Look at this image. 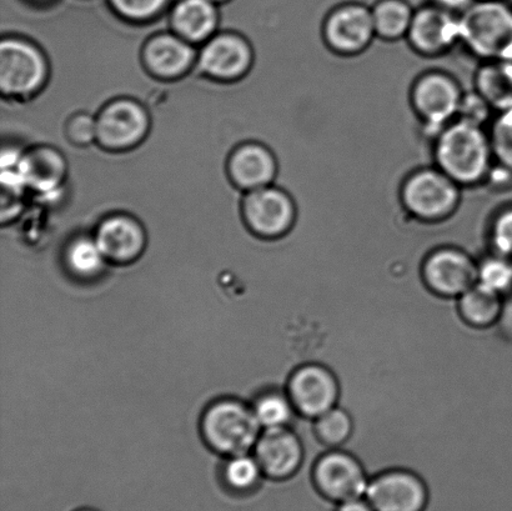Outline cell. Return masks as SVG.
<instances>
[{
    "label": "cell",
    "mask_w": 512,
    "mask_h": 511,
    "mask_svg": "<svg viewBox=\"0 0 512 511\" xmlns=\"http://www.w3.org/2000/svg\"><path fill=\"white\" fill-rule=\"evenodd\" d=\"M464 90L453 75L443 70H429L414 80L410 105L416 117L434 137L459 117Z\"/></svg>",
    "instance_id": "obj_5"
},
{
    "label": "cell",
    "mask_w": 512,
    "mask_h": 511,
    "mask_svg": "<svg viewBox=\"0 0 512 511\" xmlns=\"http://www.w3.org/2000/svg\"><path fill=\"white\" fill-rule=\"evenodd\" d=\"M433 155L435 167L463 189L488 182L496 165L489 130L461 118L435 135Z\"/></svg>",
    "instance_id": "obj_1"
},
{
    "label": "cell",
    "mask_w": 512,
    "mask_h": 511,
    "mask_svg": "<svg viewBox=\"0 0 512 511\" xmlns=\"http://www.w3.org/2000/svg\"><path fill=\"white\" fill-rule=\"evenodd\" d=\"M107 263L108 260L95 238H75L64 252L65 268L80 282L98 279L104 273Z\"/></svg>",
    "instance_id": "obj_23"
},
{
    "label": "cell",
    "mask_w": 512,
    "mask_h": 511,
    "mask_svg": "<svg viewBox=\"0 0 512 511\" xmlns=\"http://www.w3.org/2000/svg\"><path fill=\"white\" fill-rule=\"evenodd\" d=\"M278 173L274 154L260 144H247L232 155L229 174L233 182L242 189L252 190L269 187Z\"/></svg>",
    "instance_id": "obj_18"
},
{
    "label": "cell",
    "mask_w": 512,
    "mask_h": 511,
    "mask_svg": "<svg viewBox=\"0 0 512 511\" xmlns=\"http://www.w3.org/2000/svg\"><path fill=\"white\" fill-rule=\"evenodd\" d=\"M244 217L258 237L280 239L294 229L298 208L288 192L269 185L249 192L244 200Z\"/></svg>",
    "instance_id": "obj_11"
},
{
    "label": "cell",
    "mask_w": 512,
    "mask_h": 511,
    "mask_svg": "<svg viewBox=\"0 0 512 511\" xmlns=\"http://www.w3.org/2000/svg\"><path fill=\"white\" fill-rule=\"evenodd\" d=\"M491 110L494 108L475 90L473 94L465 93L458 118L485 125L489 119H493Z\"/></svg>",
    "instance_id": "obj_33"
},
{
    "label": "cell",
    "mask_w": 512,
    "mask_h": 511,
    "mask_svg": "<svg viewBox=\"0 0 512 511\" xmlns=\"http://www.w3.org/2000/svg\"><path fill=\"white\" fill-rule=\"evenodd\" d=\"M460 18V44L483 63L512 62V7L501 0L475 2Z\"/></svg>",
    "instance_id": "obj_2"
},
{
    "label": "cell",
    "mask_w": 512,
    "mask_h": 511,
    "mask_svg": "<svg viewBox=\"0 0 512 511\" xmlns=\"http://www.w3.org/2000/svg\"><path fill=\"white\" fill-rule=\"evenodd\" d=\"M371 13L376 38L394 43L408 37L415 10L405 0H379Z\"/></svg>",
    "instance_id": "obj_24"
},
{
    "label": "cell",
    "mask_w": 512,
    "mask_h": 511,
    "mask_svg": "<svg viewBox=\"0 0 512 511\" xmlns=\"http://www.w3.org/2000/svg\"><path fill=\"white\" fill-rule=\"evenodd\" d=\"M264 477L258 459L249 453L229 457L223 465L222 480L230 493L245 495L259 488Z\"/></svg>",
    "instance_id": "obj_28"
},
{
    "label": "cell",
    "mask_w": 512,
    "mask_h": 511,
    "mask_svg": "<svg viewBox=\"0 0 512 511\" xmlns=\"http://www.w3.org/2000/svg\"><path fill=\"white\" fill-rule=\"evenodd\" d=\"M74 511H99V510L94 509V508H82V509H78V510H74Z\"/></svg>",
    "instance_id": "obj_37"
},
{
    "label": "cell",
    "mask_w": 512,
    "mask_h": 511,
    "mask_svg": "<svg viewBox=\"0 0 512 511\" xmlns=\"http://www.w3.org/2000/svg\"><path fill=\"white\" fill-rule=\"evenodd\" d=\"M19 170L27 187L49 193L62 183L65 164L62 155L54 149L38 148L23 155Z\"/></svg>",
    "instance_id": "obj_20"
},
{
    "label": "cell",
    "mask_w": 512,
    "mask_h": 511,
    "mask_svg": "<svg viewBox=\"0 0 512 511\" xmlns=\"http://www.w3.org/2000/svg\"><path fill=\"white\" fill-rule=\"evenodd\" d=\"M145 64L150 72L162 78H175L187 72L194 60V50L185 39L163 34L144 49Z\"/></svg>",
    "instance_id": "obj_19"
},
{
    "label": "cell",
    "mask_w": 512,
    "mask_h": 511,
    "mask_svg": "<svg viewBox=\"0 0 512 511\" xmlns=\"http://www.w3.org/2000/svg\"><path fill=\"white\" fill-rule=\"evenodd\" d=\"M173 25L180 38L200 42L212 34L217 12L210 0H183L173 14Z\"/></svg>",
    "instance_id": "obj_22"
},
{
    "label": "cell",
    "mask_w": 512,
    "mask_h": 511,
    "mask_svg": "<svg viewBox=\"0 0 512 511\" xmlns=\"http://www.w3.org/2000/svg\"><path fill=\"white\" fill-rule=\"evenodd\" d=\"M488 130L496 165L512 173V105L495 112Z\"/></svg>",
    "instance_id": "obj_30"
},
{
    "label": "cell",
    "mask_w": 512,
    "mask_h": 511,
    "mask_svg": "<svg viewBox=\"0 0 512 511\" xmlns=\"http://www.w3.org/2000/svg\"><path fill=\"white\" fill-rule=\"evenodd\" d=\"M354 428L353 415L340 404L311 420L315 438L326 449H343L353 437Z\"/></svg>",
    "instance_id": "obj_27"
},
{
    "label": "cell",
    "mask_w": 512,
    "mask_h": 511,
    "mask_svg": "<svg viewBox=\"0 0 512 511\" xmlns=\"http://www.w3.org/2000/svg\"><path fill=\"white\" fill-rule=\"evenodd\" d=\"M335 511H375L366 498L346 500V502L336 504Z\"/></svg>",
    "instance_id": "obj_36"
},
{
    "label": "cell",
    "mask_w": 512,
    "mask_h": 511,
    "mask_svg": "<svg viewBox=\"0 0 512 511\" xmlns=\"http://www.w3.org/2000/svg\"><path fill=\"white\" fill-rule=\"evenodd\" d=\"M326 48L339 57H358L376 38L371 8L346 3L330 10L321 29Z\"/></svg>",
    "instance_id": "obj_9"
},
{
    "label": "cell",
    "mask_w": 512,
    "mask_h": 511,
    "mask_svg": "<svg viewBox=\"0 0 512 511\" xmlns=\"http://www.w3.org/2000/svg\"><path fill=\"white\" fill-rule=\"evenodd\" d=\"M476 283L503 297L512 288V259L490 252L478 260Z\"/></svg>",
    "instance_id": "obj_29"
},
{
    "label": "cell",
    "mask_w": 512,
    "mask_h": 511,
    "mask_svg": "<svg viewBox=\"0 0 512 511\" xmlns=\"http://www.w3.org/2000/svg\"><path fill=\"white\" fill-rule=\"evenodd\" d=\"M474 3L475 0H431L430 4H433L435 7L440 9H444L446 12L461 15Z\"/></svg>",
    "instance_id": "obj_35"
},
{
    "label": "cell",
    "mask_w": 512,
    "mask_h": 511,
    "mask_svg": "<svg viewBox=\"0 0 512 511\" xmlns=\"http://www.w3.org/2000/svg\"><path fill=\"white\" fill-rule=\"evenodd\" d=\"M210 2H224V0H210Z\"/></svg>",
    "instance_id": "obj_38"
},
{
    "label": "cell",
    "mask_w": 512,
    "mask_h": 511,
    "mask_svg": "<svg viewBox=\"0 0 512 511\" xmlns=\"http://www.w3.org/2000/svg\"><path fill=\"white\" fill-rule=\"evenodd\" d=\"M95 240L107 258L115 264H128L140 257L145 248V233L137 220L117 215L99 225Z\"/></svg>",
    "instance_id": "obj_17"
},
{
    "label": "cell",
    "mask_w": 512,
    "mask_h": 511,
    "mask_svg": "<svg viewBox=\"0 0 512 511\" xmlns=\"http://www.w3.org/2000/svg\"><path fill=\"white\" fill-rule=\"evenodd\" d=\"M252 408L263 430L290 428L300 418L285 389L265 390L255 398Z\"/></svg>",
    "instance_id": "obj_25"
},
{
    "label": "cell",
    "mask_w": 512,
    "mask_h": 511,
    "mask_svg": "<svg viewBox=\"0 0 512 511\" xmlns=\"http://www.w3.org/2000/svg\"><path fill=\"white\" fill-rule=\"evenodd\" d=\"M421 277L439 297L458 299L478 282V260L455 245L436 247L421 260Z\"/></svg>",
    "instance_id": "obj_8"
},
{
    "label": "cell",
    "mask_w": 512,
    "mask_h": 511,
    "mask_svg": "<svg viewBox=\"0 0 512 511\" xmlns=\"http://www.w3.org/2000/svg\"><path fill=\"white\" fill-rule=\"evenodd\" d=\"M399 197L411 218L433 225L454 217L463 199V188L434 165L409 173L401 183Z\"/></svg>",
    "instance_id": "obj_3"
},
{
    "label": "cell",
    "mask_w": 512,
    "mask_h": 511,
    "mask_svg": "<svg viewBox=\"0 0 512 511\" xmlns=\"http://www.w3.org/2000/svg\"><path fill=\"white\" fill-rule=\"evenodd\" d=\"M476 92L495 112L512 105V64L484 63L476 77Z\"/></svg>",
    "instance_id": "obj_26"
},
{
    "label": "cell",
    "mask_w": 512,
    "mask_h": 511,
    "mask_svg": "<svg viewBox=\"0 0 512 511\" xmlns=\"http://www.w3.org/2000/svg\"><path fill=\"white\" fill-rule=\"evenodd\" d=\"M200 429L209 447L227 457L249 453L263 433L252 405L233 398L210 404L205 409Z\"/></svg>",
    "instance_id": "obj_4"
},
{
    "label": "cell",
    "mask_w": 512,
    "mask_h": 511,
    "mask_svg": "<svg viewBox=\"0 0 512 511\" xmlns=\"http://www.w3.org/2000/svg\"><path fill=\"white\" fill-rule=\"evenodd\" d=\"M509 3L511 4V7H512V0H509Z\"/></svg>",
    "instance_id": "obj_39"
},
{
    "label": "cell",
    "mask_w": 512,
    "mask_h": 511,
    "mask_svg": "<svg viewBox=\"0 0 512 511\" xmlns=\"http://www.w3.org/2000/svg\"><path fill=\"white\" fill-rule=\"evenodd\" d=\"M311 478L318 493L330 503L365 498L370 474L354 454L344 449H320L311 465Z\"/></svg>",
    "instance_id": "obj_6"
},
{
    "label": "cell",
    "mask_w": 512,
    "mask_h": 511,
    "mask_svg": "<svg viewBox=\"0 0 512 511\" xmlns=\"http://www.w3.org/2000/svg\"><path fill=\"white\" fill-rule=\"evenodd\" d=\"M167 0H112L113 7L124 17L143 20L158 13Z\"/></svg>",
    "instance_id": "obj_32"
},
{
    "label": "cell",
    "mask_w": 512,
    "mask_h": 511,
    "mask_svg": "<svg viewBox=\"0 0 512 511\" xmlns=\"http://www.w3.org/2000/svg\"><path fill=\"white\" fill-rule=\"evenodd\" d=\"M47 75L42 53L32 44L18 39L3 40L0 47V87L8 95L35 92Z\"/></svg>",
    "instance_id": "obj_14"
},
{
    "label": "cell",
    "mask_w": 512,
    "mask_h": 511,
    "mask_svg": "<svg viewBox=\"0 0 512 511\" xmlns=\"http://www.w3.org/2000/svg\"><path fill=\"white\" fill-rule=\"evenodd\" d=\"M67 134L70 142L75 144L92 143L94 139H97V119H93L87 114L75 115L68 122Z\"/></svg>",
    "instance_id": "obj_34"
},
{
    "label": "cell",
    "mask_w": 512,
    "mask_h": 511,
    "mask_svg": "<svg viewBox=\"0 0 512 511\" xmlns=\"http://www.w3.org/2000/svg\"><path fill=\"white\" fill-rule=\"evenodd\" d=\"M253 53L247 40L223 34L210 40L200 54L199 65L210 77L232 80L248 72Z\"/></svg>",
    "instance_id": "obj_16"
},
{
    "label": "cell",
    "mask_w": 512,
    "mask_h": 511,
    "mask_svg": "<svg viewBox=\"0 0 512 511\" xmlns=\"http://www.w3.org/2000/svg\"><path fill=\"white\" fill-rule=\"evenodd\" d=\"M488 242L491 253L512 259V205L500 209L490 220Z\"/></svg>",
    "instance_id": "obj_31"
},
{
    "label": "cell",
    "mask_w": 512,
    "mask_h": 511,
    "mask_svg": "<svg viewBox=\"0 0 512 511\" xmlns=\"http://www.w3.org/2000/svg\"><path fill=\"white\" fill-rule=\"evenodd\" d=\"M285 390L299 417L309 422L340 404V382L334 370L313 360L291 370Z\"/></svg>",
    "instance_id": "obj_7"
},
{
    "label": "cell",
    "mask_w": 512,
    "mask_h": 511,
    "mask_svg": "<svg viewBox=\"0 0 512 511\" xmlns=\"http://www.w3.org/2000/svg\"><path fill=\"white\" fill-rule=\"evenodd\" d=\"M365 498L375 511H425L430 489L414 470L390 468L371 475Z\"/></svg>",
    "instance_id": "obj_10"
},
{
    "label": "cell",
    "mask_w": 512,
    "mask_h": 511,
    "mask_svg": "<svg viewBox=\"0 0 512 511\" xmlns=\"http://www.w3.org/2000/svg\"><path fill=\"white\" fill-rule=\"evenodd\" d=\"M264 477L274 482L294 478L303 469L308 447L291 428L263 430L254 448Z\"/></svg>",
    "instance_id": "obj_12"
},
{
    "label": "cell",
    "mask_w": 512,
    "mask_h": 511,
    "mask_svg": "<svg viewBox=\"0 0 512 511\" xmlns=\"http://www.w3.org/2000/svg\"><path fill=\"white\" fill-rule=\"evenodd\" d=\"M456 308L461 319L470 327L488 329L498 325L503 314V299L501 295L476 283L456 299Z\"/></svg>",
    "instance_id": "obj_21"
},
{
    "label": "cell",
    "mask_w": 512,
    "mask_h": 511,
    "mask_svg": "<svg viewBox=\"0 0 512 511\" xmlns=\"http://www.w3.org/2000/svg\"><path fill=\"white\" fill-rule=\"evenodd\" d=\"M149 127L145 110L133 100H115L97 119V140L112 150L133 147L144 138Z\"/></svg>",
    "instance_id": "obj_15"
},
{
    "label": "cell",
    "mask_w": 512,
    "mask_h": 511,
    "mask_svg": "<svg viewBox=\"0 0 512 511\" xmlns=\"http://www.w3.org/2000/svg\"><path fill=\"white\" fill-rule=\"evenodd\" d=\"M409 47L424 58H438L460 44V18L433 4L415 10L408 33Z\"/></svg>",
    "instance_id": "obj_13"
}]
</instances>
